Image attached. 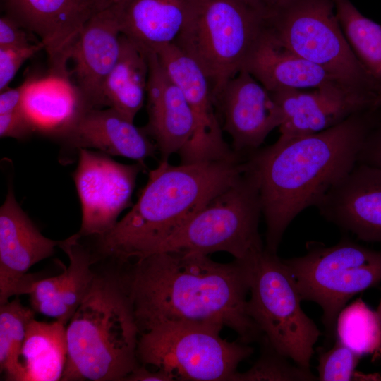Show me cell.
<instances>
[{"label": "cell", "instance_id": "obj_23", "mask_svg": "<svg viewBox=\"0 0 381 381\" xmlns=\"http://www.w3.org/2000/svg\"><path fill=\"white\" fill-rule=\"evenodd\" d=\"M190 0H120L113 6L121 33L147 50L173 43Z\"/></svg>", "mask_w": 381, "mask_h": 381}, {"label": "cell", "instance_id": "obj_6", "mask_svg": "<svg viewBox=\"0 0 381 381\" xmlns=\"http://www.w3.org/2000/svg\"><path fill=\"white\" fill-rule=\"evenodd\" d=\"M246 164L239 178L190 217L157 253L207 255L224 251L241 261L261 253L265 247L258 230L262 214L259 183L246 160Z\"/></svg>", "mask_w": 381, "mask_h": 381}, {"label": "cell", "instance_id": "obj_2", "mask_svg": "<svg viewBox=\"0 0 381 381\" xmlns=\"http://www.w3.org/2000/svg\"><path fill=\"white\" fill-rule=\"evenodd\" d=\"M377 109L358 112L327 130L272 145L246 157L255 173L267 226L266 245L277 253L291 222L315 206L358 162Z\"/></svg>", "mask_w": 381, "mask_h": 381}, {"label": "cell", "instance_id": "obj_16", "mask_svg": "<svg viewBox=\"0 0 381 381\" xmlns=\"http://www.w3.org/2000/svg\"><path fill=\"white\" fill-rule=\"evenodd\" d=\"M6 15L43 44L50 73L70 76L69 49L95 14L89 0H4Z\"/></svg>", "mask_w": 381, "mask_h": 381}, {"label": "cell", "instance_id": "obj_8", "mask_svg": "<svg viewBox=\"0 0 381 381\" xmlns=\"http://www.w3.org/2000/svg\"><path fill=\"white\" fill-rule=\"evenodd\" d=\"M221 330L200 325H157L139 335L138 363L162 370L174 380L231 381L254 351L239 340L222 339Z\"/></svg>", "mask_w": 381, "mask_h": 381}, {"label": "cell", "instance_id": "obj_29", "mask_svg": "<svg viewBox=\"0 0 381 381\" xmlns=\"http://www.w3.org/2000/svg\"><path fill=\"white\" fill-rule=\"evenodd\" d=\"M335 331L339 339L360 357L381 356V322L377 311L361 298L345 306L337 316Z\"/></svg>", "mask_w": 381, "mask_h": 381}, {"label": "cell", "instance_id": "obj_1", "mask_svg": "<svg viewBox=\"0 0 381 381\" xmlns=\"http://www.w3.org/2000/svg\"><path fill=\"white\" fill-rule=\"evenodd\" d=\"M120 274L140 334L162 323L228 327L246 344L262 334L247 312L249 261L221 263L206 255L159 252Z\"/></svg>", "mask_w": 381, "mask_h": 381}, {"label": "cell", "instance_id": "obj_31", "mask_svg": "<svg viewBox=\"0 0 381 381\" xmlns=\"http://www.w3.org/2000/svg\"><path fill=\"white\" fill-rule=\"evenodd\" d=\"M319 381H347L356 377L361 357L337 339L328 350L318 351Z\"/></svg>", "mask_w": 381, "mask_h": 381}, {"label": "cell", "instance_id": "obj_22", "mask_svg": "<svg viewBox=\"0 0 381 381\" xmlns=\"http://www.w3.org/2000/svg\"><path fill=\"white\" fill-rule=\"evenodd\" d=\"M243 69L270 92L313 89L332 81H340L281 44L266 26Z\"/></svg>", "mask_w": 381, "mask_h": 381}, {"label": "cell", "instance_id": "obj_34", "mask_svg": "<svg viewBox=\"0 0 381 381\" xmlns=\"http://www.w3.org/2000/svg\"><path fill=\"white\" fill-rule=\"evenodd\" d=\"M358 162L381 169V108L365 138Z\"/></svg>", "mask_w": 381, "mask_h": 381}, {"label": "cell", "instance_id": "obj_39", "mask_svg": "<svg viewBox=\"0 0 381 381\" xmlns=\"http://www.w3.org/2000/svg\"><path fill=\"white\" fill-rule=\"evenodd\" d=\"M95 13L107 9L115 4L120 0H89Z\"/></svg>", "mask_w": 381, "mask_h": 381}, {"label": "cell", "instance_id": "obj_14", "mask_svg": "<svg viewBox=\"0 0 381 381\" xmlns=\"http://www.w3.org/2000/svg\"><path fill=\"white\" fill-rule=\"evenodd\" d=\"M60 241L44 236L16 200L12 178L0 207V305L13 296L29 294L39 278L28 273L52 256Z\"/></svg>", "mask_w": 381, "mask_h": 381}, {"label": "cell", "instance_id": "obj_24", "mask_svg": "<svg viewBox=\"0 0 381 381\" xmlns=\"http://www.w3.org/2000/svg\"><path fill=\"white\" fill-rule=\"evenodd\" d=\"M22 107L35 133L53 138L88 109L69 77L52 73L40 79H28Z\"/></svg>", "mask_w": 381, "mask_h": 381}, {"label": "cell", "instance_id": "obj_41", "mask_svg": "<svg viewBox=\"0 0 381 381\" xmlns=\"http://www.w3.org/2000/svg\"><path fill=\"white\" fill-rule=\"evenodd\" d=\"M376 311H377V313L378 314V316H379L380 322H381V300H380V302L379 303V306H378Z\"/></svg>", "mask_w": 381, "mask_h": 381}, {"label": "cell", "instance_id": "obj_37", "mask_svg": "<svg viewBox=\"0 0 381 381\" xmlns=\"http://www.w3.org/2000/svg\"><path fill=\"white\" fill-rule=\"evenodd\" d=\"M124 381H174V378L162 370H150L138 364L125 378Z\"/></svg>", "mask_w": 381, "mask_h": 381}, {"label": "cell", "instance_id": "obj_5", "mask_svg": "<svg viewBox=\"0 0 381 381\" xmlns=\"http://www.w3.org/2000/svg\"><path fill=\"white\" fill-rule=\"evenodd\" d=\"M267 20L242 0H190L174 43L208 78L213 99L243 69Z\"/></svg>", "mask_w": 381, "mask_h": 381}, {"label": "cell", "instance_id": "obj_3", "mask_svg": "<svg viewBox=\"0 0 381 381\" xmlns=\"http://www.w3.org/2000/svg\"><path fill=\"white\" fill-rule=\"evenodd\" d=\"M246 160L172 165L150 171L136 203L112 229L96 238V251L120 263L157 252L163 243L245 171Z\"/></svg>", "mask_w": 381, "mask_h": 381}, {"label": "cell", "instance_id": "obj_4", "mask_svg": "<svg viewBox=\"0 0 381 381\" xmlns=\"http://www.w3.org/2000/svg\"><path fill=\"white\" fill-rule=\"evenodd\" d=\"M66 331L61 381H124L139 364L140 332L120 273H96Z\"/></svg>", "mask_w": 381, "mask_h": 381}, {"label": "cell", "instance_id": "obj_9", "mask_svg": "<svg viewBox=\"0 0 381 381\" xmlns=\"http://www.w3.org/2000/svg\"><path fill=\"white\" fill-rule=\"evenodd\" d=\"M307 253L283 260L293 275L302 300L318 304L328 334L335 331L341 310L356 294L381 282V251L344 236L326 246L308 243Z\"/></svg>", "mask_w": 381, "mask_h": 381}, {"label": "cell", "instance_id": "obj_36", "mask_svg": "<svg viewBox=\"0 0 381 381\" xmlns=\"http://www.w3.org/2000/svg\"><path fill=\"white\" fill-rule=\"evenodd\" d=\"M28 83V79L15 88H6L0 94V114L22 107L23 96Z\"/></svg>", "mask_w": 381, "mask_h": 381}, {"label": "cell", "instance_id": "obj_27", "mask_svg": "<svg viewBox=\"0 0 381 381\" xmlns=\"http://www.w3.org/2000/svg\"><path fill=\"white\" fill-rule=\"evenodd\" d=\"M337 16L356 56L370 75L381 82V25L364 16L349 0H334Z\"/></svg>", "mask_w": 381, "mask_h": 381}, {"label": "cell", "instance_id": "obj_38", "mask_svg": "<svg viewBox=\"0 0 381 381\" xmlns=\"http://www.w3.org/2000/svg\"><path fill=\"white\" fill-rule=\"evenodd\" d=\"M266 20L272 16L290 0H242Z\"/></svg>", "mask_w": 381, "mask_h": 381}, {"label": "cell", "instance_id": "obj_33", "mask_svg": "<svg viewBox=\"0 0 381 381\" xmlns=\"http://www.w3.org/2000/svg\"><path fill=\"white\" fill-rule=\"evenodd\" d=\"M35 129L23 107L0 114V137L22 140L29 138Z\"/></svg>", "mask_w": 381, "mask_h": 381}, {"label": "cell", "instance_id": "obj_28", "mask_svg": "<svg viewBox=\"0 0 381 381\" xmlns=\"http://www.w3.org/2000/svg\"><path fill=\"white\" fill-rule=\"evenodd\" d=\"M35 313L18 297L0 305V371L6 380H25L21 350L28 325Z\"/></svg>", "mask_w": 381, "mask_h": 381}, {"label": "cell", "instance_id": "obj_40", "mask_svg": "<svg viewBox=\"0 0 381 381\" xmlns=\"http://www.w3.org/2000/svg\"><path fill=\"white\" fill-rule=\"evenodd\" d=\"M381 108V82H380L375 91V99L373 103V109L376 110Z\"/></svg>", "mask_w": 381, "mask_h": 381}, {"label": "cell", "instance_id": "obj_21", "mask_svg": "<svg viewBox=\"0 0 381 381\" xmlns=\"http://www.w3.org/2000/svg\"><path fill=\"white\" fill-rule=\"evenodd\" d=\"M75 234L60 241L59 246L68 258L69 264L54 277L39 278L29 293L32 308L36 312L67 325L91 289L96 273V261L91 250Z\"/></svg>", "mask_w": 381, "mask_h": 381}, {"label": "cell", "instance_id": "obj_25", "mask_svg": "<svg viewBox=\"0 0 381 381\" xmlns=\"http://www.w3.org/2000/svg\"><path fill=\"white\" fill-rule=\"evenodd\" d=\"M148 56L149 50L121 34L119 56L104 85L106 107L133 121L147 95Z\"/></svg>", "mask_w": 381, "mask_h": 381}, {"label": "cell", "instance_id": "obj_12", "mask_svg": "<svg viewBox=\"0 0 381 381\" xmlns=\"http://www.w3.org/2000/svg\"><path fill=\"white\" fill-rule=\"evenodd\" d=\"M154 52L170 78L186 97L195 119L194 133L179 153L181 163L231 160L235 153L224 141L212 87L200 66L174 43Z\"/></svg>", "mask_w": 381, "mask_h": 381}, {"label": "cell", "instance_id": "obj_32", "mask_svg": "<svg viewBox=\"0 0 381 381\" xmlns=\"http://www.w3.org/2000/svg\"><path fill=\"white\" fill-rule=\"evenodd\" d=\"M41 50H44L41 42L26 46L0 47V91L8 87L23 64Z\"/></svg>", "mask_w": 381, "mask_h": 381}, {"label": "cell", "instance_id": "obj_20", "mask_svg": "<svg viewBox=\"0 0 381 381\" xmlns=\"http://www.w3.org/2000/svg\"><path fill=\"white\" fill-rule=\"evenodd\" d=\"M147 86L148 121L144 130L156 145L160 161H169L191 138L195 119L181 89L166 72L154 51H149Z\"/></svg>", "mask_w": 381, "mask_h": 381}, {"label": "cell", "instance_id": "obj_11", "mask_svg": "<svg viewBox=\"0 0 381 381\" xmlns=\"http://www.w3.org/2000/svg\"><path fill=\"white\" fill-rule=\"evenodd\" d=\"M72 176L81 205L80 238L104 234L131 204L138 175L145 164H125L90 149L78 151Z\"/></svg>", "mask_w": 381, "mask_h": 381}, {"label": "cell", "instance_id": "obj_18", "mask_svg": "<svg viewBox=\"0 0 381 381\" xmlns=\"http://www.w3.org/2000/svg\"><path fill=\"white\" fill-rule=\"evenodd\" d=\"M121 34L111 6L87 21L69 49L73 84L88 109L106 107L104 85L119 56Z\"/></svg>", "mask_w": 381, "mask_h": 381}, {"label": "cell", "instance_id": "obj_17", "mask_svg": "<svg viewBox=\"0 0 381 381\" xmlns=\"http://www.w3.org/2000/svg\"><path fill=\"white\" fill-rule=\"evenodd\" d=\"M316 207L327 221L358 239L381 243V169L357 162Z\"/></svg>", "mask_w": 381, "mask_h": 381}, {"label": "cell", "instance_id": "obj_10", "mask_svg": "<svg viewBox=\"0 0 381 381\" xmlns=\"http://www.w3.org/2000/svg\"><path fill=\"white\" fill-rule=\"evenodd\" d=\"M266 28L281 44L341 82L375 92L377 83L348 43L334 0H290L267 20Z\"/></svg>", "mask_w": 381, "mask_h": 381}, {"label": "cell", "instance_id": "obj_15", "mask_svg": "<svg viewBox=\"0 0 381 381\" xmlns=\"http://www.w3.org/2000/svg\"><path fill=\"white\" fill-rule=\"evenodd\" d=\"M233 150L246 156L259 149L269 133L283 122V114L271 93L242 69L214 99Z\"/></svg>", "mask_w": 381, "mask_h": 381}, {"label": "cell", "instance_id": "obj_7", "mask_svg": "<svg viewBox=\"0 0 381 381\" xmlns=\"http://www.w3.org/2000/svg\"><path fill=\"white\" fill-rule=\"evenodd\" d=\"M249 262L248 314L277 351L310 369L320 332L301 308L303 300L289 267L265 248Z\"/></svg>", "mask_w": 381, "mask_h": 381}, {"label": "cell", "instance_id": "obj_30", "mask_svg": "<svg viewBox=\"0 0 381 381\" xmlns=\"http://www.w3.org/2000/svg\"><path fill=\"white\" fill-rule=\"evenodd\" d=\"M260 356L248 370L237 371L231 381H315L310 369L293 365L288 358L277 351L264 337Z\"/></svg>", "mask_w": 381, "mask_h": 381}, {"label": "cell", "instance_id": "obj_13", "mask_svg": "<svg viewBox=\"0 0 381 381\" xmlns=\"http://www.w3.org/2000/svg\"><path fill=\"white\" fill-rule=\"evenodd\" d=\"M270 93L283 114L279 137L286 139L327 130L355 114L373 109L375 99L374 92L340 81H332L310 90Z\"/></svg>", "mask_w": 381, "mask_h": 381}, {"label": "cell", "instance_id": "obj_19", "mask_svg": "<svg viewBox=\"0 0 381 381\" xmlns=\"http://www.w3.org/2000/svg\"><path fill=\"white\" fill-rule=\"evenodd\" d=\"M54 139L64 155L80 149H95L109 156H120L145 164L158 152L154 141L144 128H140L116 109H90Z\"/></svg>", "mask_w": 381, "mask_h": 381}, {"label": "cell", "instance_id": "obj_26", "mask_svg": "<svg viewBox=\"0 0 381 381\" xmlns=\"http://www.w3.org/2000/svg\"><path fill=\"white\" fill-rule=\"evenodd\" d=\"M66 325L32 319L21 350L25 381L61 380L67 358Z\"/></svg>", "mask_w": 381, "mask_h": 381}, {"label": "cell", "instance_id": "obj_35", "mask_svg": "<svg viewBox=\"0 0 381 381\" xmlns=\"http://www.w3.org/2000/svg\"><path fill=\"white\" fill-rule=\"evenodd\" d=\"M35 35L6 15L0 18V47H20L40 42Z\"/></svg>", "mask_w": 381, "mask_h": 381}]
</instances>
